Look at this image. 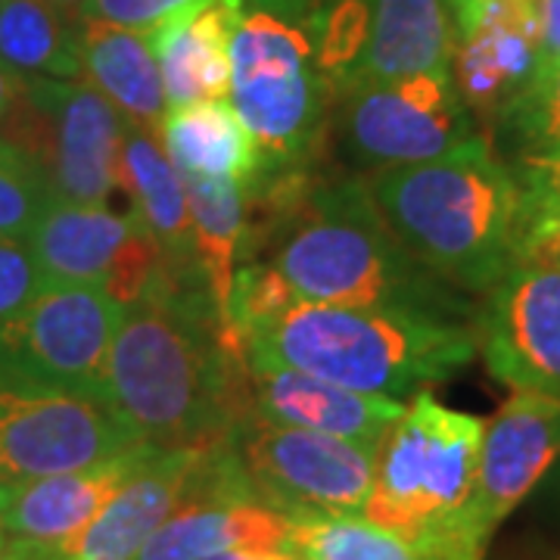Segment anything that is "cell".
<instances>
[{
	"label": "cell",
	"instance_id": "obj_1",
	"mask_svg": "<svg viewBox=\"0 0 560 560\" xmlns=\"http://www.w3.org/2000/svg\"><path fill=\"white\" fill-rule=\"evenodd\" d=\"M101 399L156 448L231 442L253 420L243 342L224 330L200 271L162 259L125 305Z\"/></svg>",
	"mask_w": 560,
	"mask_h": 560
},
{
	"label": "cell",
	"instance_id": "obj_2",
	"mask_svg": "<svg viewBox=\"0 0 560 560\" xmlns=\"http://www.w3.org/2000/svg\"><path fill=\"white\" fill-rule=\"evenodd\" d=\"M265 265L302 302L399 308L458 318L460 290L423 268L381 219L364 178H312L302 200L265 237Z\"/></svg>",
	"mask_w": 560,
	"mask_h": 560
},
{
	"label": "cell",
	"instance_id": "obj_3",
	"mask_svg": "<svg viewBox=\"0 0 560 560\" xmlns=\"http://www.w3.org/2000/svg\"><path fill=\"white\" fill-rule=\"evenodd\" d=\"M393 237L460 293H489L514 265L521 184L482 138L440 160L364 172Z\"/></svg>",
	"mask_w": 560,
	"mask_h": 560
},
{
	"label": "cell",
	"instance_id": "obj_4",
	"mask_svg": "<svg viewBox=\"0 0 560 560\" xmlns=\"http://www.w3.org/2000/svg\"><path fill=\"white\" fill-rule=\"evenodd\" d=\"M246 368H290L359 393L401 399L455 377L477 352V330L458 318L290 302L243 330Z\"/></svg>",
	"mask_w": 560,
	"mask_h": 560
},
{
	"label": "cell",
	"instance_id": "obj_5",
	"mask_svg": "<svg viewBox=\"0 0 560 560\" xmlns=\"http://www.w3.org/2000/svg\"><path fill=\"white\" fill-rule=\"evenodd\" d=\"M486 423L430 393L405 405L377 448L374 492L361 517L442 560H482L464 511L474 495Z\"/></svg>",
	"mask_w": 560,
	"mask_h": 560
},
{
	"label": "cell",
	"instance_id": "obj_6",
	"mask_svg": "<svg viewBox=\"0 0 560 560\" xmlns=\"http://www.w3.org/2000/svg\"><path fill=\"white\" fill-rule=\"evenodd\" d=\"M228 103L256 143L253 178L312 172L330 135L334 88L305 22L243 10L231 32Z\"/></svg>",
	"mask_w": 560,
	"mask_h": 560
},
{
	"label": "cell",
	"instance_id": "obj_7",
	"mask_svg": "<svg viewBox=\"0 0 560 560\" xmlns=\"http://www.w3.org/2000/svg\"><path fill=\"white\" fill-rule=\"evenodd\" d=\"M305 28L334 94L452 69L445 0H320Z\"/></svg>",
	"mask_w": 560,
	"mask_h": 560
},
{
	"label": "cell",
	"instance_id": "obj_8",
	"mask_svg": "<svg viewBox=\"0 0 560 560\" xmlns=\"http://www.w3.org/2000/svg\"><path fill=\"white\" fill-rule=\"evenodd\" d=\"M128 119L88 81L25 79L0 135L38 162L57 200L106 202Z\"/></svg>",
	"mask_w": 560,
	"mask_h": 560
},
{
	"label": "cell",
	"instance_id": "obj_9",
	"mask_svg": "<svg viewBox=\"0 0 560 560\" xmlns=\"http://www.w3.org/2000/svg\"><path fill=\"white\" fill-rule=\"evenodd\" d=\"M121 315L125 305L103 287L47 283L22 312L0 320V383L101 399Z\"/></svg>",
	"mask_w": 560,
	"mask_h": 560
},
{
	"label": "cell",
	"instance_id": "obj_10",
	"mask_svg": "<svg viewBox=\"0 0 560 560\" xmlns=\"http://www.w3.org/2000/svg\"><path fill=\"white\" fill-rule=\"evenodd\" d=\"M334 113L330 128H340L342 150L361 175L440 160L477 140L452 69L349 88L334 94Z\"/></svg>",
	"mask_w": 560,
	"mask_h": 560
},
{
	"label": "cell",
	"instance_id": "obj_11",
	"mask_svg": "<svg viewBox=\"0 0 560 560\" xmlns=\"http://www.w3.org/2000/svg\"><path fill=\"white\" fill-rule=\"evenodd\" d=\"M256 499L290 521L361 517L377 452L296 427L249 420L234 436Z\"/></svg>",
	"mask_w": 560,
	"mask_h": 560
},
{
	"label": "cell",
	"instance_id": "obj_12",
	"mask_svg": "<svg viewBox=\"0 0 560 560\" xmlns=\"http://www.w3.org/2000/svg\"><path fill=\"white\" fill-rule=\"evenodd\" d=\"M140 445L150 442L94 396L0 383V470L7 480L84 470Z\"/></svg>",
	"mask_w": 560,
	"mask_h": 560
},
{
	"label": "cell",
	"instance_id": "obj_13",
	"mask_svg": "<svg viewBox=\"0 0 560 560\" xmlns=\"http://www.w3.org/2000/svg\"><path fill=\"white\" fill-rule=\"evenodd\" d=\"M560 458V399L517 389L486 423L464 523L482 548Z\"/></svg>",
	"mask_w": 560,
	"mask_h": 560
},
{
	"label": "cell",
	"instance_id": "obj_14",
	"mask_svg": "<svg viewBox=\"0 0 560 560\" xmlns=\"http://www.w3.org/2000/svg\"><path fill=\"white\" fill-rule=\"evenodd\" d=\"M477 337L501 383L560 399V271L511 265L489 290Z\"/></svg>",
	"mask_w": 560,
	"mask_h": 560
},
{
	"label": "cell",
	"instance_id": "obj_15",
	"mask_svg": "<svg viewBox=\"0 0 560 560\" xmlns=\"http://www.w3.org/2000/svg\"><path fill=\"white\" fill-rule=\"evenodd\" d=\"M452 79L470 113L495 121L541 66V0H480L452 16Z\"/></svg>",
	"mask_w": 560,
	"mask_h": 560
},
{
	"label": "cell",
	"instance_id": "obj_16",
	"mask_svg": "<svg viewBox=\"0 0 560 560\" xmlns=\"http://www.w3.org/2000/svg\"><path fill=\"white\" fill-rule=\"evenodd\" d=\"M249 393L256 420L337 436L374 452L405 411L399 399L346 389L290 368H249Z\"/></svg>",
	"mask_w": 560,
	"mask_h": 560
},
{
	"label": "cell",
	"instance_id": "obj_17",
	"mask_svg": "<svg viewBox=\"0 0 560 560\" xmlns=\"http://www.w3.org/2000/svg\"><path fill=\"white\" fill-rule=\"evenodd\" d=\"M153 448L156 445H140L121 458L84 470L0 482V526L10 533V539L38 545L75 539Z\"/></svg>",
	"mask_w": 560,
	"mask_h": 560
},
{
	"label": "cell",
	"instance_id": "obj_18",
	"mask_svg": "<svg viewBox=\"0 0 560 560\" xmlns=\"http://www.w3.org/2000/svg\"><path fill=\"white\" fill-rule=\"evenodd\" d=\"M140 228L135 212L119 215L106 202L54 200L25 241L47 283H94L106 290Z\"/></svg>",
	"mask_w": 560,
	"mask_h": 560
},
{
	"label": "cell",
	"instance_id": "obj_19",
	"mask_svg": "<svg viewBox=\"0 0 560 560\" xmlns=\"http://www.w3.org/2000/svg\"><path fill=\"white\" fill-rule=\"evenodd\" d=\"M241 13V0H209L197 13L165 22L147 35L168 109L200 101H228L231 32Z\"/></svg>",
	"mask_w": 560,
	"mask_h": 560
},
{
	"label": "cell",
	"instance_id": "obj_20",
	"mask_svg": "<svg viewBox=\"0 0 560 560\" xmlns=\"http://www.w3.org/2000/svg\"><path fill=\"white\" fill-rule=\"evenodd\" d=\"M119 187L131 197V212L156 241L162 259L184 271H200L184 178L156 131L128 121L119 156Z\"/></svg>",
	"mask_w": 560,
	"mask_h": 560
},
{
	"label": "cell",
	"instance_id": "obj_21",
	"mask_svg": "<svg viewBox=\"0 0 560 560\" xmlns=\"http://www.w3.org/2000/svg\"><path fill=\"white\" fill-rule=\"evenodd\" d=\"M293 521L261 501L190 504L162 523L135 560H206L224 551L290 555Z\"/></svg>",
	"mask_w": 560,
	"mask_h": 560
},
{
	"label": "cell",
	"instance_id": "obj_22",
	"mask_svg": "<svg viewBox=\"0 0 560 560\" xmlns=\"http://www.w3.org/2000/svg\"><path fill=\"white\" fill-rule=\"evenodd\" d=\"M79 57L81 79L94 84L131 125L160 135L168 101L143 32L79 20Z\"/></svg>",
	"mask_w": 560,
	"mask_h": 560
},
{
	"label": "cell",
	"instance_id": "obj_23",
	"mask_svg": "<svg viewBox=\"0 0 560 560\" xmlns=\"http://www.w3.org/2000/svg\"><path fill=\"white\" fill-rule=\"evenodd\" d=\"M160 140L180 175L246 184L259 168L256 143L228 101L172 106L160 125Z\"/></svg>",
	"mask_w": 560,
	"mask_h": 560
},
{
	"label": "cell",
	"instance_id": "obj_24",
	"mask_svg": "<svg viewBox=\"0 0 560 560\" xmlns=\"http://www.w3.org/2000/svg\"><path fill=\"white\" fill-rule=\"evenodd\" d=\"M184 194L190 206V224L197 241V259L209 296L215 302L224 330H234L231 324V293H234V275L237 261L243 259L246 243V194L241 180L228 178H200V175H180Z\"/></svg>",
	"mask_w": 560,
	"mask_h": 560
},
{
	"label": "cell",
	"instance_id": "obj_25",
	"mask_svg": "<svg viewBox=\"0 0 560 560\" xmlns=\"http://www.w3.org/2000/svg\"><path fill=\"white\" fill-rule=\"evenodd\" d=\"M0 66L25 79L81 81L79 16L57 0H0Z\"/></svg>",
	"mask_w": 560,
	"mask_h": 560
},
{
	"label": "cell",
	"instance_id": "obj_26",
	"mask_svg": "<svg viewBox=\"0 0 560 560\" xmlns=\"http://www.w3.org/2000/svg\"><path fill=\"white\" fill-rule=\"evenodd\" d=\"M290 558L296 560H442L364 517L293 521Z\"/></svg>",
	"mask_w": 560,
	"mask_h": 560
},
{
	"label": "cell",
	"instance_id": "obj_27",
	"mask_svg": "<svg viewBox=\"0 0 560 560\" xmlns=\"http://www.w3.org/2000/svg\"><path fill=\"white\" fill-rule=\"evenodd\" d=\"M501 140L517 153H539L560 143V62L539 66L536 79L495 119Z\"/></svg>",
	"mask_w": 560,
	"mask_h": 560
},
{
	"label": "cell",
	"instance_id": "obj_28",
	"mask_svg": "<svg viewBox=\"0 0 560 560\" xmlns=\"http://www.w3.org/2000/svg\"><path fill=\"white\" fill-rule=\"evenodd\" d=\"M54 200L38 162L0 135V237H28Z\"/></svg>",
	"mask_w": 560,
	"mask_h": 560
},
{
	"label": "cell",
	"instance_id": "obj_29",
	"mask_svg": "<svg viewBox=\"0 0 560 560\" xmlns=\"http://www.w3.org/2000/svg\"><path fill=\"white\" fill-rule=\"evenodd\" d=\"M209 0H84L79 10V20L106 22L131 32H156L165 22L197 13Z\"/></svg>",
	"mask_w": 560,
	"mask_h": 560
},
{
	"label": "cell",
	"instance_id": "obj_30",
	"mask_svg": "<svg viewBox=\"0 0 560 560\" xmlns=\"http://www.w3.org/2000/svg\"><path fill=\"white\" fill-rule=\"evenodd\" d=\"M47 287L25 237H0V320L22 312Z\"/></svg>",
	"mask_w": 560,
	"mask_h": 560
},
{
	"label": "cell",
	"instance_id": "obj_31",
	"mask_svg": "<svg viewBox=\"0 0 560 560\" xmlns=\"http://www.w3.org/2000/svg\"><path fill=\"white\" fill-rule=\"evenodd\" d=\"M514 265L560 271V206H533L521 200Z\"/></svg>",
	"mask_w": 560,
	"mask_h": 560
},
{
	"label": "cell",
	"instance_id": "obj_32",
	"mask_svg": "<svg viewBox=\"0 0 560 560\" xmlns=\"http://www.w3.org/2000/svg\"><path fill=\"white\" fill-rule=\"evenodd\" d=\"M514 178L521 184V200L533 206H560V143L551 150L517 156Z\"/></svg>",
	"mask_w": 560,
	"mask_h": 560
},
{
	"label": "cell",
	"instance_id": "obj_33",
	"mask_svg": "<svg viewBox=\"0 0 560 560\" xmlns=\"http://www.w3.org/2000/svg\"><path fill=\"white\" fill-rule=\"evenodd\" d=\"M560 62V0H541V66Z\"/></svg>",
	"mask_w": 560,
	"mask_h": 560
},
{
	"label": "cell",
	"instance_id": "obj_34",
	"mask_svg": "<svg viewBox=\"0 0 560 560\" xmlns=\"http://www.w3.org/2000/svg\"><path fill=\"white\" fill-rule=\"evenodd\" d=\"M243 7L249 3L253 10H268V13H278L287 20H308V13L318 7L320 0H241Z\"/></svg>",
	"mask_w": 560,
	"mask_h": 560
},
{
	"label": "cell",
	"instance_id": "obj_35",
	"mask_svg": "<svg viewBox=\"0 0 560 560\" xmlns=\"http://www.w3.org/2000/svg\"><path fill=\"white\" fill-rule=\"evenodd\" d=\"M22 88H25V75H16L7 66H0V121L13 113V106L22 97Z\"/></svg>",
	"mask_w": 560,
	"mask_h": 560
},
{
	"label": "cell",
	"instance_id": "obj_36",
	"mask_svg": "<svg viewBox=\"0 0 560 560\" xmlns=\"http://www.w3.org/2000/svg\"><path fill=\"white\" fill-rule=\"evenodd\" d=\"M0 560H47L44 558V545L38 541H25L13 539L3 551H0Z\"/></svg>",
	"mask_w": 560,
	"mask_h": 560
},
{
	"label": "cell",
	"instance_id": "obj_37",
	"mask_svg": "<svg viewBox=\"0 0 560 560\" xmlns=\"http://www.w3.org/2000/svg\"><path fill=\"white\" fill-rule=\"evenodd\" d=\"M280 555H271V551H249V548H237V551H224V555H212L206 560H275Z\"/></svg>",
	"mask_w": 560,
	"mask_h": 560
},
{
	"label": "cell",
	"instance_id": "obj_38",
	"mask_svg": "<svg viewBox=\"0 0 560 560\" xmlns=\"http://www.w3.org/2000/svg\"><path fill=\"white\" fill-rule=\"evenodd\" d=\"M57 3H60L62 10H69L72 16H79V10H81V3H84V0H57Z\"/></svg>",
	"mask_w": 560,
	"mask_h": 560
},
{
	"label": "cell",
	"instance_id": "obj_39",
	"mask_svg": "<svg viewBox=\"0 0 560 560\" xmlns=\"http://www.w3.org/2000/svg\"><path fill=\"white\" fill-rule=\"evenodd\" d=\"M452 3V16L460 13V10H467V7H474V3H480V0H448Z\"/></svg>",
	"mask_w": 560,
	"mask_h": 560
},
{
	"label": "cell",
	"instance_id": "obj_40",
	"mask_svg": "<svg viewBox=\"0 0 560 560\" xmlns=\"http://www.w3.org/2000/svg\"><path fill=\"white\" fill-rule=\"evenodd\" d=\"M10 533H7V529H3V526H0V551H3V548H7V545H10Z\"/></svg>",
	"mask_w": 560,
	"mask_h": 560
},
{
	"label": "cell",
	"instance_id": "obj_41",
	"mask_svg": "<svg viewBox=\"0 0 560 560\" xmlns=\"http://www.w3.org/2000/svg\"><path fill=\"white\" fill-rule=\"evenodd\" d=\"M275 560H296V558H290V555H280V558H275Z\"/></svg>",
	"mask_w": 560,
	"mask_h": 560
},
{
	"label": "cell",
	"instance_id": "obj_42",
	"mask_svg": "<svg viewBox=\"0 0 560 560\" xmlns=\"http://www.w3.org/2000/svg\"><path fill=\"white\" fill-rule=\"evenodd\" d=\"M0 482H7V474H3V470H0Z\"/></svg>",
	"mask_w": 560,
	"mask_h": 560
},
{
	"label": "cell",
	"instance_id": "obj_43",
	"mask_svg": "<svg viewBox=\"0 0 560 560\" xmlns=\"http://www.w3.org/2000/svg\"><path fill=\"white\" fill-rule=\"evenodd\" d=\"M44 558H47V555H44Z\"/></svg>",
	"mask_w": 560,
	"mask_h": 560
}]
</instances>
